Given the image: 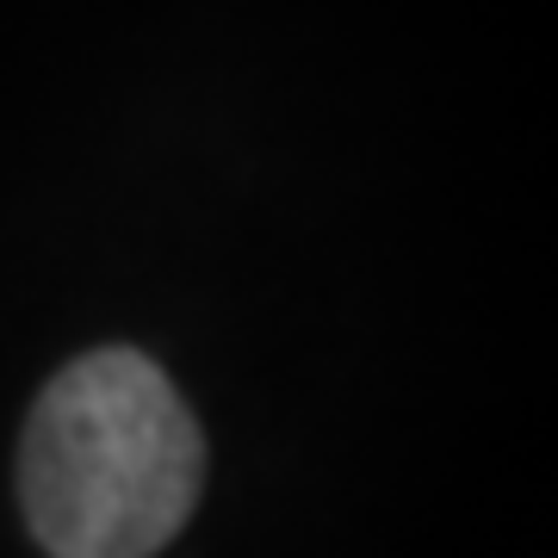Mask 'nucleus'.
Returning a JSON list of instances; mask_svg holds the SVG:
<instances>
[{
	"mask_svg": "<svg viewBox=\"0 0 558 558\" xmlns=\"http://www.w3.org/2000/svg\"><path fill=\"white\" fill-rule=\"evenodd\" d=\"M205 484V440L137 348H94L44 385L20 435V509L50 558H156Z\"/></svg>",
	"mask_w": 558,
	"mask_h": 558,
	"instance_id": "1",
	"label": "nucleus"
}]
</instances>
